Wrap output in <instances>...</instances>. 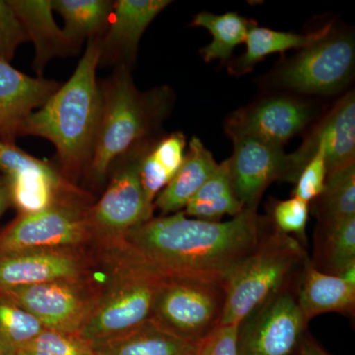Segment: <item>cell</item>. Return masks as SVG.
Masks as SVG:
<instances>
[{
	"mask_svg": "<svg viewBox=\"0 0 355 355\" xmlns=\"http://www.w3.org/2000/svg\"><path fill=\"white\" fill-rule=\"evenodd\" d=\"M18 355H21V354H18Z\"/></svg>",
	"mask_w": 355,
	"mask_h": 355,
	"instance_id": "41",
	"label": "cell"
},
{
	"mask_svg": "<svg viewBox=\"0 0 355 355\" xmlns=\"http://www.w3.org/2000/svg\"><path fill=\"white\" fill-rule=\"evenodd\" d=\"M27 41L29 39L8 0H0V58L10 62L18 46Z\"/></svg>",
	"mask_w": 355,
	"mask_h": 355,
	"instance_id": "33",
	"label": "cell"
},
{
	"mask_svg": "<svg viewBox=\"0 0 355 355\" xmlns=\"http://www.w3.org/2000/svg\"><path fill=\"white\" fill-rule=\"evenodd\" d=\"M102 113L94 148L85 172L95 184L104 183L114 161L147 139L168 109V90H137L130 69L118 67L102 84Z\"/></svg>",
	"mask_w": 355,
	"mask_h": 355,
	"instance_id": "4",
	"label": "cell"
},
{
	"mask_svg": "<svg viewBox=\"0 0 355 355\" xmlns=\"http://www.w3.org/2000/svg\"><path fill=\"white\" fill-rule=\"evenodd\" d=\"M328 177V166L324 151L319 149L299 173L293 197L310 205L323 193Z\"/></svg>",
	"mask_w": 355,
	"mask_h": 355,
	"instance_id": "32",
	"label": "cell"
},
{
	"mask_svg": "<svg viewBox=\"0 0 355 355\" xmlns=\"http://www.w3.org/2000/svg\"><path fill=\"white\" fill-rule=\"evenodd\" d=\"M331 31V26L328 25L311 34L279 32L268 28L258 27L252 21L245 41L246 51L241 57L235 60L230 69L232 73L241 76L251 71L254 65L268 55L284 53L291 49L303 50L328 36Z\"/></svg>",
	"mask_w": 355,
	"mask_h": 355,
	"instance_id": "23",
	"label": "cell"
},
{
	"mask_svg": "<svg viewBox=\"0 0 355 355\" xmlns=\"http://www.w3.org/2000/svg\"><path fill=\"white\" fill-rule=\"evenodd\" d=\"M169 0H118L104 34L100 37L101 67H128L135 62L142 34Z\"/></svg>",
	"mask_w": 355,
	"mask_h": 355,
	"instance_id": "16",
	"label": "cell"
},
{
	"mask_svg": "<svg viewBox=\"0 0 355 355\" xmlns=\"http://www.w3.org/2000/svg\"><path fill=\"white\" fill-rule=\"evenodd\" d=\"M308 259L297 238L270 229L226 280L225 303L219 326H240L266 300L296 284Z\"/></svg>",
	"mask_w": 355,
	"mask_h": 355,
	"instance_id": "5",
	"label": "cell"
},
{
	"mask_svg": "<svg viewBox=\"0 0 355 355\" xmlns=\"http://www.w3.org/2000/svg\"><path fill=\"white\" fill-rule=\"evenodd\" d=\"M298 355H330L310 338H304L297 350Z\"/></svg>",
	"mask_w": 355,
	"mask_h": 355,
	"instance_id": "36",
	"label": "cell"
},
{
	"mask_svg": "<svg viewBox=\"0 0 355 355\" xmlns=\"http://www.w3.org/2000/svg\"><path fill=\"white\" fill-rule=\"evenodd\" d=\"M151 144L144 140L114 161L106 191L89 207L95 247L121 244L130 230L153 218L155 209L147 202L139 176L140 163Z\"/></svg>",
	"mask_w": 355,
	"mask_h": 355,
	"instance_id": "6",
	"label": "cell"
},
{
	"mask_svg": "<svg viewBox=\"0 0 355 355\" xmlns=\"http://www.w3.org/2000/svg\"><path fill=\"white\" fill-rule=\"evenodd\" d=\"M297 300L307 322L324 313L352 314L355 307V286L338 275L320 272L308 259L299 277Z\"/></svg>",
	"mask_w": 355,
	"mask_h": 355,
	"instance_id": "20",
	"label": "cell"
},
{
	"mask_svg": "<svg viewBox=\"0 0 355 355\" xmlns=\"http://www.w3.org/2000/svg\"><path fill=\"white\" fill-rule=\"evenodd\" d=\"M309 219V205L297 198L275 203L272 221L275 229L284 234L306 241V227Z\"/></svg>",
	"mask_w": 355,
	"mask_h": 355,
	"instance_id": "31",
	"label": "cell"
},
{
	"mask_svg": "<svg viewBox=\"0 0 355 355\" xmlns=\"http://www.w3.org/2000/svg\"><path fill=\"white\" fill-rule=\"evenodd\" d=\"M252 21H248L236 12L216 15L200 12L191 25L209 30L212 35L211 43L200 50L203 60L209 62L214 60L225 62L231 58L236 46L245 43Z\"/></svg>",
	"mask_w": 355,
	"mask_h": 355,
	"instance_id": "27",
	"label": "cell"
},
{
	"mask_svg": "<svg viewBox=\"0 0 355 355\" xmlns=\"http://www.w3.org/2000/svg\"><path fill=\"white\" fill-rule=\"evenodd\" d=\"M97 355H101V354H98V352H97Z\"/></svg>",
	"mask_w": 355,
	"mask_h": 355,
	"instance_id": "40",
	"label": "cell"
},
{
	"mask_svg": "<svg viewBox=\"0 0 355 355\" xmlns=\"http://www.w3.org/2000/svg\"><path fill=\"white\" fill-rule=\"evenodd\" d=\"M0 174L6 179L11 207L18 214H35L60 202L93 203L90 193L67 180L57 166L1 139Z\"/></svg>",
	"mask_w": 355,
	"mask_h": 355,
	"instance_id": "8",
	"label": "cell"
},
{
	"mask_svg": "<svg viewBox=\"0 0 355 355\" xmlns=\"http://www.w3.org/2000/svg\"><path fill=\"white\" fill-rule=\"evenodd\" d=\"M319 228L355 217V163L330 173L323 193L314 200Z\"/></svg>",
	"mask_w": 355,
	"mask_h": 355,
	"instance_id": "26",
	"label": "cell"
},
{
	"mask_svg": "<svg viewBox=\"0 0 355 355\" xmlns=\"http://www.w3.org/2000/svg\"><path fill=\"white\" fill-rule=\"evenodd\" d=\"M224 286L191 279L165 277L154 300L150 320L184 342L200 345L220 324Z\"/></svg>",
	"mask_w": 355,
	"mask_h": 355,
	"instance_id": "7",
	"label": "cell"
},
{
	"mask_svg": "<svg viewBox=\"0 0 355 355\" xmlns=\"http://www.w3.org/2000/svg\"><path fill=\"white\" fill-rule=\"evenodd\" d=\"M28 39L35 46L33 67L42 77L46 64L55 57H65L78 51L65 36L53 16L51 0H8Z\"/></svg>",
	"mask_w": 355,
	"mask_h": 355,
	"instance_id": "19",
	"label": "cell"
},
{
	"mask_svg": "<svg viewBox=\"0 0 355 355\" xmlns=\"http://www.w3.org/2000/svg\"><path fill=\"white\" fill-rule=\"evenodd\" d=\"M217 165L209 149L198 137H193L183 165L159 193L154 207L160 210L163 216L183 211L202 184L216 171Z\"/></svg>",
	"mask_w": 355,
	"mask_h": 355,
	"instance_id": "21",
	"label": "cell"
},
{
	"mask_svg": "<svg viewBox=\"0 0 355 355\" xmlns=\"http://www.w3.org/2000/svg\"><path fill=\"white\" fill-rule=\"evenodd\" d=\"M230 137L234 142V151L227 160L233 190L244 209H258L268 184L286 179L288 155L284 153V147L252 135Z\"/></svg>",
	"mask_w": 355,
	"mask_h": 355,
	"instance_id": "14",
	"label": "cell"
},
{
	"mask_svg": "<svg viewBox=\"0 0 355 355\" xmlns=\"http://www.w3.org/2000/svg\"><path fill=\"white\" fill-rule=\"evenodd\" d=\"M99 265L97 248H44L0 254V291L78 279Z\"/></svg>",
	"mask_w": 355,
	"mask_h": 355,
	"instance_id": "13",
	"label": "cell"
},
{
	"mask_svg": "<svg viewBox=\"0 0 355 355\" xmlns=\"http://www.w3.org/2000/svg\"><path fill=\"white\" fill-rule=\"evenodd\" d=\"M62 84L26 76L0 58V139L16 144L21 125Z\"/></svg>",
	"mask_w": 355,
	"mask_h": 355,
	"instance_id": "18",
	"label": "cell"
},
{
	"mask_svg": "<svg viewBox=\"0 0 355 355\" xmlns=\"http://www.w3.org/2000/svg\"><path fill=\"white\" fill-rule=\"evenodd\" d=\"M200 345L184 342L149 320L127 335L94 347L101 355H193Z\"/></svg>",
	"mask_w": 355,
	"mask_h": 355,
	"instance_id": "22",
	"label": "cell"
},
{
	"mask_svg": "<svg viewBox=\"0 0 355 355\" xmlns=\"http://www.w3.org/2000/svg\"><path fill=\"white\" fill-rule=\"evenodd\" d=\"M340 279L345 280L347 284L355 286V263L345 268L340 275H338Z\"/></svg>",
	"mask_w": 355,
	"mask_h": 355,
	"instance_id": "38",
	"label": "cell"
},
{
	"mask_svg": "<svg viewBox=\"0 0 355 355\" xmlns=\"http://www.w3.org/2000/svg\"><path fill=\"white\" fill-rule=\"evenodd\" d=\"M99 60L100 37H95L88 40L69 80L25 119L18 133L51 141L57 149L58 168L73 184L87 168L101 119V88L96 80Z\"/></svg>",
	"mask_w": 355,
	"mask_h": 355,
	"instance_id": "2",
	"label": "cell"
},
{
	"mask_svg": "<svg viewBox=\"0 0 355 355\" xmlns=\"http://www.w3.org/2000/svg\"><path fill=\"white\" fill-rule=\"evenodd\" d=\"M193 355H198L197 354H193Z\"/></svg>",
	"mask_w": 355,
	"mask_h": 355,
	"instance_id": "39",
	"label": "cell"
},
{
	"mask_svg": "<svg viewBox=\"0 0 355 355\" xmlns=\"http://www.w3.org/2000/svg\"><path fill=\"white\" fill-rule=\"evenodd\" d=\"M53 11L64 18L65 36L77 48L84 40L102 37L113 12L111 0H51Z\"/></svg>",
	"mask_w": 355,
	"mask_h": 355,
	"instance_id": "25",
	"label": "cell"
},
{
	"mask_svg": "<svg viewBox=\"0 0 355 355\" xmlns=\"http://www.w3.org/2000/svg\"><path fill=\"white\" fill-rule=\"evenodd\" d=\"M319 149L326 156L328 174L354 164L355 158V98L349 93L334 107L295 153L288 155L284 181L295 183L299 173Z\"/></svg>",
	"mask_w": 355,
	"mask_h": 355,
	"instance_id": "15",
	"label": "cell"
},
{
	"mask_svg": "<svg viewBox=\"0 0 355 355\" xmlns=\"http://www.w3.org/2000/svg\"><path fill=\"white\" fill-rule=\"evenodd\" d=\"M298 282L277 292L243 321L238 335L239 355L297 352L308 324L298 304Z\"/></svg>",
	"mask_w": 355,
	"mask_h": 355,
	"instance_id": "11",
	"label": "cell"
},
{
	"mask_svg": "<svg viewBox=\"0 0 355 355\" xmlns=\"http://www.w3.org/2000/svg\"><path fill=\"white\" fill-rule=\"evenodd\" d=\"M106 272L101 295L79 336L93 345L114 340L149 321L165 277L125 244L96 247Z\"/></svg>",
	"mask_w": 355,
	"mask_h": 355,
	"instance_id": "3",
	"label": "cell"
},
{
	"mask_svg": "<svg viewBox=\"0 0 355 355\" xmlns=\"http://www.w3.org/2000/svg\"><path fill=\"white\" fill-rule=\"evenodd\" d=\"M150 154L173 179L186 158V137L181 132L172 133L160 141L154 142Z\"/></svg>",
	"mask_w": 355,
	"mask_h": 355,
	"instance_id": "34",
	"label": "cell"
},
{
	"mask_svg": "<svg viewBox=\"0 0 355 355\" xmlns=\"http://www.w3.org/2000/svg\"><path fill=\"white\" fill-rule=\"evenodd\" d=\"M44 330L39 320L0 293V355H18Z\"/></svg>",
	"mask_w": 355,
	"mask_h": 355,
	"instance_id": "29",
	"label": "cell"
},
{
	"mask_svg": "<svg viewBox=\"0 0 355 355\" xmlns=\"http://www.w3.org/2000/svg\"><path fill=\"white\" fill-rule=\"evenodd\" d=\"M268 231L257 209H244L225 222L190 218L180 211L133 228L123 244L164 277L224 286Z\"/></svg>",
	"mask_w": 355,
	"mask_h": 355,
	"instance_id": "1",
	"label": "cell"
},
{
	"mask_svg": "<svg viewBox=\"0 0 355 355\" xmlns=\"http://www.w3.org/2000/svg\"><path fill=\"white\" fill-rule=\"evenodd\" d=\"M9 207H11V202L8 184H7L6 178L0 174V217Z\"/></svg>",
	"mask_w": 355,
	"mask_h": 355,
	"instance_id": "37",
	"label": "cell"
},
{
	"mask_svg": "<svg viewBox=\"0 0 355 355\" xmlns=\"http://www.w3.org/2000/svg\"><path fill=\"white\" fill-rule=\"evenodd\" d=\"M21 355H97L94 345L78 334L44 329Z\"/></svg>",
	"mask_w": 355,
	"mask_h": 355,
	"instance_id": "30",
	"label": "cell"
},
{
	"mask_svg": "<svg viewBox=\"0 0 355 355\" xmlns=\"http://www.w3.org/2000/svg\"><path fill=\"white\" fill-rule=\"evenodd\" d=\"M244 209L236 197L231 182L228 160L217 165L216 171L202 184L183 210L184 216L203 221L219 222L225 216H236Z\"/></svg>",
	"mask_w": 355,
	"mask_h": 355,
	"instance_id": "24",
	"label": "cell"
},
{
	"mask_svg": "<svg viewBox=\"0 0 355 355\" xmlns=\"http://www.w3.org/2000/svg\"><path fill=\"white\" fill-rule=\"evenodd\" d=\"M239 324L219 326L200 343L198 355H239L238 350Z\"/></svg>",
	"mask_w": 355,
	"mask_h": 355,
	"instance_id": "35",
	"label": "cell"
},
{
	"mask_svg": "<svg viewBox=\"0 0 355 355\" xmlns=\"http://www.w3.org/2000/svg\"><path fill=\"white\" fill-rule=\"evenodd\" d=\"M102 287L103 282L91 275L11 287L0 293L28 311L44 329L79 335L97 305Z\"/></svg>",
	"mask_w": 355,
	"mask_h": 355,
	"instance_id": "9",
	"label": "cell"
},
{
	"mask_svg": "<svg viewBox=\"0 0 355 355\" xmlns=\"http://www.w3.org/2000/svg\"><path fill=\"white\" fill-rule=\"evenodd\" d=\"M354 60V39L330 33L289 60L277 72L275 80L282 87L297 92L331 94L349 83Z\"/></svg>",
	"mask_w": 355,
	"mask_h": 355,
	"instance_id": "12",
	"label": "cell"
},
{
	"mask_svg": "<svg viewBox=\"0 0 355 355\" xmlns=\"http://www.w3.org/2000/svg\"><path fill=\"white\" fill-rule=\"evenodd\" d=\"M92 205L60 202L35 214H18L0 231V254L44 248L94 247L87 219Z\"/></svg>",
	"mask_w": 355,
	"mask_h": 355,
	"instance_id": "10",
	"label": "cell"
},
{
	"mask_svg": "<svg viewBox=\"0 0 355 355\" xmlns=\"http://www.w3.org/2000/svg\"><path fill=\"white\" fill-rule=\"evenodd\" d=\"M319 230V247L313 266L320 272L338 275L355 263V217Z\"/></svg>",
	"mask_w": 355,
	"mask_h": 355,
	"instance_id": "28",
	"label": "cell"
},
{
	"mask_svg": "<svg viewBox=\"0 0 355 355\" xmlns=\"http://www.w3.org/2000/svg\"><path fill=\"white\" fill-rule=\"evenodd\" d=\"M311 109L305 103L291 98H270L239 110L226 125L229 137L248 135L268 144L284 147L307 125Z\"/></svg>",
	"mask_w": 355,
	"mask_h": 355,
	"instance_id": "17",
	"label": "cell"
}]
</instances>
